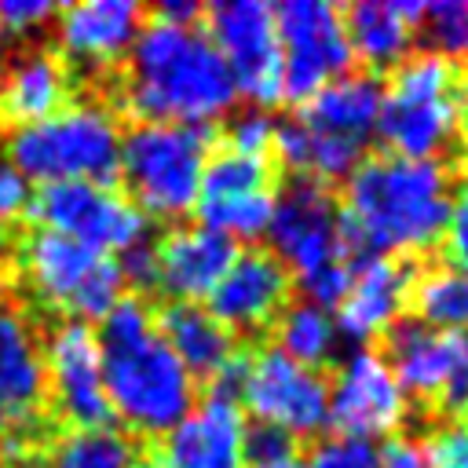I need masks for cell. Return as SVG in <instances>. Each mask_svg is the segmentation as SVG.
I'll return each mask as SVG.
<instances>
[{
  "mask_svg": "<svg viewBox=\"0 0 468 468\" xmlns=\"http://www.w3.org/2000/svg\"><path fill=\"white\" fill-rule=\"evenodd\" d=\"M157 18L183 22V26H197V22H201V7H197V4H186V0H168V4L157 7Z\"/></svg>",
  "mask_w": 468,
  "mask_h": 468,
  "instance_id": "40",
  "label": "cell"
},
{
  "mask_svg": "<svg viewBox=\"0 0 468 468\" xmlns=\"http://www.w3.org/2000/svg\"><path fill=\"white\" fill-rule=\"evenodd\" d=\"M44 380L48 399L73 428H106L110 399L102 388L99 336L88 322L66 318L44 336Z\"/></svg>",
  "mask_w": 468,
  "mask_h": 468,
  "instance_id": "16",
  "label": "cell"
},
{
  "mask_svg": "<svg viewBox=\"0 0 468 468\" xmlns=\"http://www.w3.org/2000/svg\"><path fill=\"white\" fill-rule=\"evenodd\" d=\"M18 274L26 289L66 318H106L121 303V267L113 256L55 230H33L18 245Z\"/></svg>",
  "mask_w": 468,
  "mask_h": 468,
  "instance_id": "9",
  "label": "cell"
},
{
  "mask_svg": "<svg viewBox=\"0 0 468 468\" xmlns=\"http://www.w3.org/2000/svg\"><path fill=\"white\" fill-rule=\"evenodd\" d=\"M282 44V99L307 102L322 84L347 73L351 44L344 11L329 0H285L274 7Z\"/></svg>",
  "mask_w": 468,
  "mask_h": 468,
  "instance_id": "12",
  "label": "cell"
},
{
  "mask_svg": "<svg viewBox=\"0 0 468 468\" xmlns=\"http://www.w3.org/2000/svg\"><path fill=\"white\" fill-rule=\"evenodd\" d=\"M0 48H4V26H0Z\"/></svg>",
  "mask_w": 468,
  "mask_h": 468,
  "instance_id": "43",
  "label": "cell"
},
{
  "mask_svg": "<svg viewBox=\"0 0 468 468\" xmlns=\"http://www.w3.org/2000/svg\"><path fill=\"white\" fill-rule=\"evenodd\" d=\"M384 88L369 73H340L322 84L300 117L274 124V154L303 179H347L377 135Z\"/></svg>",
  "mask_w": 468,
  "mask_h": 468,
  "instance_id": "4",
  "label": "cell"
},
{
  "mask_svg": "<svg viewBox=\"0 0 468 468\" xmlns=\"http://www.w3.org/2000/svg\"><path fill=\"white\" fill-rule=\"evenodd\" d=\"M442 402L450 410H468V340H464V351L457 358V369H453V377H450V384L442 391Z\"/></svg>",
  "mask_w": 468,
  "mask_h": 468,
  "instance_id": "39",
  "label": "cell"
},
{
  "mask_svg": "<svg viewBox=\"0 0 468 468\" xmlns=\"http://www.w3.org/2000/svg\"><path fill=\"white\" fill-rule=\"evenodd\" d=\"M457 102H461V106H468V77H464V80H457Z\"/></svg>",
  "mask_w": 468,
  "mask_h": 468,
  "instance_id": "41",
  "label": "cell"
},
{
  "mask_svg": "<svg viewBox=\"0 0 468 468\" xmlns=\"http://www.w3.org/2000/svg\"><path fill=\"white\" fill-rule=\"evenodd\" d=\"M69 69L58 51L29 48L0 69V124L26 128L69 102Z\"/></svg>",
  "mask_w": 468,
  "mask_h": 468,
  "instance_id": "24",
  "label": "cell"
},
{
  "mask_svg": "<svg viewBox=\"0 0 468 468\" xmlns=\"http://www.w3.org/2000/svg\"><path fill=\"white\" fill-rule=\"evenodd\" d=\"M234 256H238L234 241L201 223L172 227L154 245V285L168 292L172 303L208 300V292L227 274Z\"/></svg>",
  "mask_w": 468,
  "mask_h": 468,
  "instance_id": "20",
  "label": "cell"
},
{
  "mask_svg": "<svg viewBox=\"0 0 468 468\" xmlns=\"http://www.w3.org/2000/svg\"><path fill=\"white\" fill-rule=\"evenodd\" d=\"M410 289H413V267L402 256H369L351 271V282L340 296V303L333 307L336 329L347 340H373L380 333H388L406 303H410Z\"/></svg>",
  "mask_w": 468,
  "mask_h": 468,
  "instance_id": "19",
  "label": "cell"
},
{
  "mask_svg": "<svg viewBox=\"0 0 468 468\" xmlns=\"http://www.w3.org/2000/svg\"><path fill=\"white\" fill-rule=\"evenodd\" d=\"M296 439L274 431V428H249L245 435V464H285L296 461Z\"/></svg>",
  "mask_w": 468,
  "mask_h": 468,
  "instance_id": "34",
  "label": "cell"
},
{
  "mask_svg": "<svg viewBox=\"0 0 468 468\" xmlns=\"http://www.w3.org/2000/svg\"><path fill=\"white\" fill-rule=\"evenodd\" d=\"M44 468H139L135 439L117 428H73L48 450Z\"/></svg>",
  "mask_w": 468,
  "mask_h": 468,
  "instance_id": "29",
  "label": "cell"
},
{
  "mask_svg": "<svg viewBox=\"0 0 468 468\" xmlns=\"http://www.w3.org/2000/svg\"><path fill=\"white\" fill-rule=\"evenodd\" d=\"M274 146V121L263 113V110H249L241 113L230 132H227V150L234 154H245V157H263L267 161V150Z\"/></svg>",
  "mask_w": 468,
  "mask_h": 468,
  "instance_id": "33",
  "label": "cell"
},
{
  "mask_svg": "<svg viewBox=\"0 0 468 468\" xmlns=\"http://www.w3.org/2000/svg\"><path fill=\"white\" fill-rule=\"evenodd\" d=\"M157 329L194 380L201 377V380H216V388H223V380L234 377V369H238L234 333L208 307L168 303L157 318Z\"/></svg>",
  "mask_w": 468,
  "mask_h": 468,
  "instance_id": "25",
  "label": "cell"
},
{
  "mask_svg": "<svg viewBox=\"0 0 468 468\" xmlns=\"http://www.w3.org/2000/svg\"><path fill=\"white\" fill-rule=\"evenodd\" d=\"M274 333H278V351H285L289 358L311 366V369H322L329 358H336V347H340V329H336V318L329 307H318L311 300H296L289 303L278 322H274Z\"/></svg>",
  "mask_w": 468,
  "mask_h": 468,
  "instance_id": "27",
  "label": "cell"
},
{
  "mask_svg": "<svg viewBox=\"0 0 468 468\" xmlns=\"http://www.w3.org/2000/svg\"><path fill=\"white\" fill-rule=\"evenodd\" d=\"M212 135L201 124L139 121L121 139L117 172L124 176L135 208L176 219L197 205Z\"/></svg>",
  "mask_w": 468,
  "mask_h": 468,
  "instance_id": "7",
  "label": "cell"
},
{
  "mask_svg": "<svg viewBox=\"0 0 468 468\" xmlns=\"http://www.w3.org/2000/svg\"><path fill=\"white\" fill-rule=\"evenodd\" d=\"M442 241H446V252H450V263L468 271V186L461 194H453L450 201V216H446V227H442Z\"/></svg>",
  "mask_w": 468,
  "mask_h": 468,
  "instance_id": "36",
  "label": "cell"
},
{
  "mask_svg": "<svg viewBox=\"0 0 468 468\" xmlns=\"http://www.w3.org/2000/svg\"><path fill=\"white\" fill-rule=\"evenodd\" d=\"M245 468H300L296 461H285V464H245Z\"/></svg>",
  "mask_w": 468,
  "mask_h": 468,
  "instance_id": "42",
  "label": "cell"
},
{
  "mask_svg": "<svg viewBox=\"0 0 468 468\" xmlns=\"http://www.w3.org/2000/svg\"><path fill=\"white\" fill-rule=\"evenodd\" d=\"M51 0H0V26L4 33H37L55 18Z\"/></svg>",
  "mask_w": 468,
  "mask_h": 468,
  "instance_id": "35",
  "label": "cell"
},
{
  "mask_svg": "<svg viewBox=\"0 0 468 468\" xmlns=\"http://www.w3.org/2000/svg\"><path fill=\"white\" fill-rule=\"evenodd\" d=\"M121 139V117L99 99H80L44 121L15 128L7 135V161L22 179L44 186L73 179L110 183L117 176Z\"/></svg>",
  "mask_w": 468,
  "mask_h": 468,
  "instance_id": "6",
  "label": "cell"
},
{
  "mask_svg": "<svg viewBox=\"0 0 468 468\" xmlns=\"http://www.w3.org/2000/svg\"><path fill=\"white\" fill-rule=\"evenodd\" d=\"M55 18L62 58L84 69H110L128 58L143 26V7L135 0H77Z\"/></svg>",
  "mask_w": 468,
  "mask_h": 468,
  "instance_id": "21",
  "label": "cell"
},
{
  "mask_svg": "<svg viewBox=\"0 0 468 468\" xmlns=\"http://www.w3.org/2000/svg\"><path fill=\"white\" fill-rule=\"evenodd\" d=\"M29 212L40 230L66 234L106 256L124 252L146 238V216L113 183H95V179L48 183L29 201Z\"/></svg>",
  "mask_w": 468,
  "mask_h": 468,
  "instance_id": "11",
  "label": "cell"
},
{
  "mask_svg": "<svg viewBox=\"0 0 468 468\" xmlns=\"http://www.w3.org/2000/svg\"><path fill=\"white\" fill-rule=\"evenodd\" d=\"M194 208L201 212V227L230 241H252L267 234V223L274 212V186H271L267 161L219 150L205 165Z\"/></svg>",
  "mask_w": 468,
  "mask_h": 468,
  "instance_id": "15",
  "label": "cell"
},
{
  "mask_svg": "<svg viewBox=\"0 0 468 468\" xmlns=\"http://www.w3.org/2000/svg\"><path fill=\"white\" fill-rule=\"evenodd\" d=\"M29 205V194H26V179L15 172V165L7 161V154H0V230L7 223H15Z\"/></svg>",
  "mask_w": 468,
  "mask_h": 468,
  "instance_id": "37",
  "label": "cell"
},
{
  "mask_svg": "<svg viewBox=\"0 0 468 468\" xmlns=\"http://www.w3.org/2000/svg\"><path fill=\"white\" fill-rule=\"evenodd\" d=\"M377 468H428L424 442L413 435H391L377 450Z\"/></svg>",
  "mask_w": 468,
  "mask_h": 468,
  "instance_id": "38",
  "label": "cell"
},
{
  "mask_svg": "<svg viewBox=\"0 0 468 468\" xmlns=\"http://www.w3.org/2000/svg\"><path fill=\"white\" fill-rule=\"evenodd\" d=\"M95 336L110 413L121 417L135 435L161 439L190 413L197 402V380L176 358L143 300L121 296Z\"/></svg>",
  "mask_w": 468,
  "mask_h": 468,
  "instance_id": "3",
  "label": "cell"
},
{
  "mask_svg": "<svg viewBox=\"0 0 468 468\" xmlns=\"http://www.w3.org/2000/svg\"><path fill=\"white\" fill-rule=\"evenodd\" d=\"M303 468H377V450H373V442L329 435L311 446Z\"/></svg>",
  "mask_w": 468,
  "mask_h": 468,
  "instance_id": "31",
  "label": "cell"
},
{
  "mask_svg": "<svg viewBox=\"0 0 468 468\" xmlns=\"http://www.w3.org/2000/svg\"><path fill=\"white\" fill-rule=\"evenodd\" d=\"M450 201L453 183L442 161H413L384 150L355 165L336 208L351 252L410 256L442 238Z\"/></svg>",
  "mask_w": 468,
  "mask_h": 468,
  "instance_id": "1",
  "label": "cell"
},
{
  "mask_svg": "<svg viewBox=\"0 0 468 468\" xmlns=\"http://www.w3.org/2000/svg\"><path fill=\"white\" fill-rule=\"evenodd\" d=\"M245 410L230 391H212L168 428L154 450V468H245Z\"/></svg>",
  "mask_w": 468,
  "mask_h": 468,
  "instance_id": "17",
  "label": "cell"
},
{
  "mask_svg": "<svg viewBox=\"0 0 468 468\" xmlns=\"http://www.w3.org/2000/svg\"><path fill=\"white\" fill-rule=\"evenodd\" d=\"M241 410L289 439L318 435L329 424V380L278 347H260L234 369Z\"/></svg>",
  "mask_w": 468,
  "mask_h": 468,
  "instance_id": "10",
  "label": "cell"
},
{
  "mask_svg": "<svg viewBox=\"0 0 468 468\" xmlns=\"http://www.w3.org/2000/svg\"><path fill=\"white\" fill-rule=\"evenodd\" d=\"M461 132V102H457V73L446 58L420 51L406 55L380 102L377 135L388 154L413 161H439V154Z\"/></svg>",
  "mask_w": 468,
  "mask_h": 468,
  "instance_id": "8",
  "label": "cell"
},
{
  "mask_svg": "<svg viewBox=\"0 0 468 468\" xmlns=\"http://www.w3.org/2000/svg\"><path fill=\"white\" fill-rule=\"evenodd\" d=\"M410 417V395L373 347H355L329 384V424L344 439H391Z\"/></svg>",
  "mask_w": 468,
  "mask_h": 468,
  "instance_id": "14",
  "label": "cell"
},
{
  "mask_svg": "<svg viewBox=\"0 0 468 468\" xmlns=\"http://www.w3.org/2000/svg\"><path fill=\"white\" fill-rule=\"evenodd\" d=\"M468 333H442L417 318H399L388 329V347L380 351L391 366L399 388L417 399H442Z\"/></svg>",
  "mask_w": 468,
  "mask_h": 468,
  "instance_id": "23",
  "label": "cell"
},
{
  "mask_svg": "<svg viewBox=\"0 0 468 468\" xmlns=\"http://www.w3.org/2000/svg\"><path fill=\"white\" fill-rule=\"evenodd\" d=\"M234 102V77L205 29L168 18L139 26L124 80V106L139 121L208 128Z\"/></svg>",
  "mask_w": 468,
  "mask_h": 468,
  "instance_id": "2",
  "label": "cell"
},
{
  "mask_svg": "<svg viewBox=\"0 0 468 468\" xmlns=\"http://www.w3.org/2000/svg\"><path fill=\"white\" fill-rule=\"evenodd\" d=\"M417 322L442 333H468V271L453 263L428 267L413 274L410 289Z\"/></svg>",
  "mask_w": 468,
  "mask_h": 468,
  "instance_id": "28",
  "label": "cell"
},
{
  "mask_svg": "<svg viewBox=\"0 0 468 468\" xmlns=\"http://www.w3.org/2000/svg\"><path fill=\"white\" fill-rule=\"evenodd\" d=\"M424 453L428 468H468V420H442L431 428Z\"/></svg>",
  "mask_w": 468,
  "mask_h": 468,
  "instance_id": "32",
  "label": "cell"
},
{
  "mask_svg": "<svg viewBox=\"0 0 468 468\" xmlns=\"http://www.w3.org/2000/svg\"><path fill=\"white\" fill-rule=\"evenodd\" d=\"M289 292L292 278L278 263V256L267 249H252L238 252L227 274L216 282V289L208 292V311L230 333H256L278 322V314L289 307Z\"/></svg>",
  "mask_w": 468,
  "mask_h": 468,
  "instance_id": "18",
  "label": "cell"
},
{
  "mask_svg": "<svg viewBox=\"0 0 468 468\" xmlns=\"http://www.w3.org/2000/svg\"><path fill=\"white\" fill-rule=\"evenodd\" d=\"M208 40L223 55L238 95L256 106L282 102V44L274 7L263 0H219L205 11Z\"/></svg>",
  "mask_w": 468,
  "mask_h": 468,
  "instance_id": "13",
  "label": "cell"
},
{
  "mask_svg": "<svg viewBox=\"0 0 468 468\" xmlns=\"http://www.w3.org/2000/svg\"><path fill=\"white\" fill-rule=\"evenodd\" d=\"M267 238L271 252L307 292V300L333 311L351 282V245L344 238L340 208L325 183L292 176L274 194Z\"/></svg>",
  "mask_w": 468,
  "mask_h": 468,
  "instance_id": "5",
  "label": "cell"
},
{
  "mask_svg": "<svg viewBox=\"0 0 468 468\" xmlns=\"http://www.w3.org/2000/svg\"><path fill=\"white\" fill-rule=\"evenodd\" d=\"M420 4L413 0H358L344 11L351 55L373 69L399 66L417 37Z\"/></svg>",
  "mask_w": 468,
  "mask_h": 468,
  "instance_id": "26",
  "label": "cell"
},
{
  "mask_svg": "<svg viewBox=\"0 0 468 468\" xmlns=\"http://www.w3.org/2000/svg\"><path fill=\"white\" fill-rule=\"evenodd\" d=\"M417 33L428 40V51L450 66L468 58V0H431L420 4Z\"/></svg>",
  "mask_w": 468,
  "mask_h": 468,
  "instance_id": "30",
  "label": "cell"
},
{
  "mask_svg": "<svg viewBox=\"0 0 468 468\" xmlns=\"http://www.w3.org/2000/svg\"><path fill=\"white\" fill-rule=\"evenodd\" d=\"M44 399V336L18 307H0V428L33 424Z\"/></svg>",
  "mask_w": 468,
  "mask_h": 468,
  "instance_id": "22",
  "label": "cell"
}]
</instances>
